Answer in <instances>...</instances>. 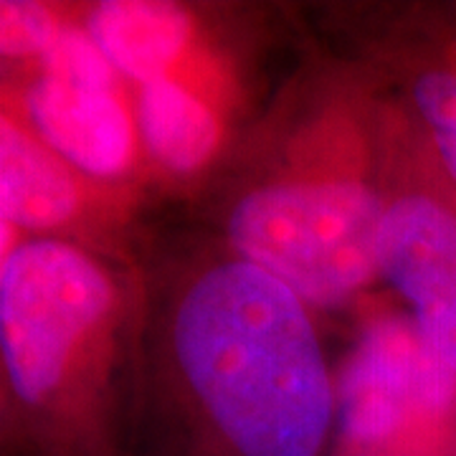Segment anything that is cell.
Segmentation results:
<instances>
[{
  "label": "cell",
  "instance_id": "obj_7",
  "mask_svg": "<svg viewBox=\"0 0 456 456\" xmlns=\"http://www.w3.org/2000/svg\"><path fill=\"white\" fill-rule=\"evenodd\" d=\"M102 188L77 175L33 132L0 89V218L36 236H61L92 224Z\"/></svg>",
  "mask_w": 456,
  "mask_h": 456
},
{
  "label": "cell",
  "instance_id": "obj_12",
  "mask_svg": "<svg viewBox=\"0 0 456 456\" xmlns=\"http://www.w3.org/2000/svg\"><path fill=\"white\" fill-rule=\"evenodd\" d=\"M454 454H434V452H413V449H358V446H335V452H332L330 456H454Z\"/></svg>",
  "mask_w": 456,
  "mask_h": 456
},
{
  "label": "cell",
  "instance_id": "obj_11",
  "mask_svg": "<svg viewBox=\"0 0 456 456\" xmlns=\"http://www.w3.org/2000/svg\"><path fill=\"white\" fill-rule=\"evenodd\" d=\"M413 104L444 170L456 183V69L424 71L413 84Z\"/></svg>",
  "mask_w": 456,
  "mask_h": 456
},
{
  "label": "cell",
  "instance_id": "obj_9",
  "mask_svg": "<svg viewBox=\"0 0 456 456\" xmlns=\"http://www.w3.org/2000/svg\"><path fill=\"white\" fill-rule=\"evenodd\" d=\"M134 119L142 152L170 175H196L224 142V119L185 74L134 86Z\"/></svg>",
  "mask_w": 456,
  "mask_h": 456
},
{
  "label": "cell",
  "instance_id": "obj_13",
  "mask_svg": "<svg viewBox=\"0 0 456 456\" xmlns=\"http://www.w3.org/2000/svg\"><path fill=\"white\" fill-rule=\"evenodd\" d=\"M454 456H456V454H454Z\"/></svg>",
  "mask_w": 456,
  "mask_h": 456
},
{
  "label": "cell",
  "instance_id": "obj_6",
  "mask_svg": "<svg viewBox=\"0 0 456 456\" xmlns=\"http://www.w3.org/2000/svg\"><path fill=\"white\" fill-rule=\"evenodd\" d=\"M380 274L411 307L426 342L456 368V208L431 193L386 206Z\"/></svg>",
  "mask_w": 456,
  "mask_h": 456
},
{
  "label": "cell",
  "instance_id": "obj_4",
  "mask_svg": "<svg viewBox=\"0 0 456 456\" xmlns=\"http://www.w3.org/2000/svg\"><path fill=\"white\" fill-rule=\"evenodd\" d=\"M338 446L456 452V368L403 314H378L335 380Z\"/></svg>",
  "mask_w": 456,
  "mask_h": 456
},
{
  "label": "cell",
  "instance_id": "obj_5",
  "mask_svg": "<svg viewBox=\"0 0 456 456\" xmlns=\"http://www.w3.org/2000/svg\"><path fill=\"white\" fill-rule=\"evenodd\" d=\"M3 92L51 152L92 185L104 191L134 170L142 152L134 99L74 18L26 82Z\"/></svg>",
  "mask_w": 456,
  "mask_h": 456
},
{
  "label": "cell",
  "instance_id": "obj_10",
  "mask_svg": "<svg viewBox=\"0 0 456 456\" xmlns=\"http://www.w3.org/2000/svg\"><path fill=\"white\" fill-rule=\"evenodd\" d=\"M71 13L33 0H0V59L36 64L61 38Z\"/></svg>",
  "mask_w": 456,
  "mask_h": 456
},
{
  "label": "cell",
  "instance_id": "obj_1",
  "mask_svg": "<svg viewBox=\"0 0 456 456\" xmlns=\"http://www.w3.org/2000/svg\"><path fill=\"white\" fill-rule=\"evenodd\" d=\"M173 358L221 456H325L335 383L307 305L244 259L180 294Z\"/></svg>",
  "mask_w": 456,
  "mask_h": 456
},
{
  "label": "cell",
  "instance_id": "obj_8",
  "mask_svg": "<svg viewBox=\"0 0 456 456\" xmlns=\"http://www.w3.org/2000/svg\"><path fill=\"white\" fill-rule=\"evenodd\" d=\"M114 71L134 86L178 77L196 26L185 8L160 0H104L71 13Z\"/></svg>",
  "mask_w": 456,
  "mask_h": 456
},
{
  "label": "cell",
  "instance_id": "obj_2",
  "mask_svg": "<svg viewBox=\"0 0 456 456\" xmlns=\"http://www.w3.org/2000/svg\"><path fill=\"white\" fill-rule=\"evenodd\" d=\"M119 292L104 264L61 236L23 239L0 274V365L16 401L61 416L94 368Z\"/></svg>",
  "mask_w": 456,
  "mask_h": 456
},
{
  "label": "cell",
  "instance_id": "obj_3",
  "mask_svg": "<svg viewBox=\"0 0 456 456\" xmlns=\"http://www.w3.org/2000/svg\"><path fill=\"white\" fill-rule=\"evenodd\" d=\"M386 206L370 183L347 173L279 178L233 206L228 241L305 305L338 307L380 274Z\"/></svg>",
  "mask_w": 456,
  "mask_h": 456
}]
</instances>
